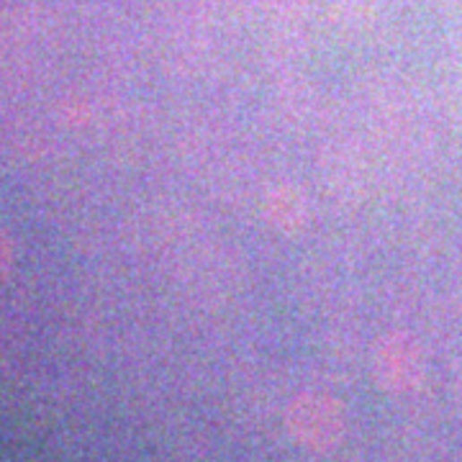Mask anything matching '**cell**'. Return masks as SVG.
I'll return each mask as SVG.
<instances>
[{
	"instance_id": "cell-1",
	"label": "cell",
	"mask_w": 462,
	"mask_h": 462,
	"mask_svg": "<svg viewBox=\"0 0 462 462\" xmlns=\"http://www.w3.org/2000/svg\"><path fill=\"white\" fill-rule=\"evenodd\" d=\"M288 426L304 447L329 452L345 434V411L329 396L306 393L290 406Z\"/></svg>"
},
{
	"instance_id": "cell-2",
	"label": "cell",
	"mask_w": 462,
	"mask_h": 462,
	"mask_svg": "<svg viewBox=\"0 0 462 462\" xmlns=\"http://www.w3.org/2000/svg\"><path fill=\"white\" fill-rule=\"evenodd\" d=\"M424 375V357L419 342L404 334H388L375 349V378L390 393L414 390Z\"/></svg>"
},
{
	"instance_id": "cell-3",
	"label": "cell",
	"mask_w": 462,
	"mask_h": 462,
	"mask_svg": "<svg viewBox=\"0 0 462 462\" xmlns=\"http://www.w3.org/2000/svg\"><path fill=\"white\" fill-rule=\"evenodd\" d=\"M265 218L270 227L283 234H298L311 221V206L306 192L290 183L272 185L265 195Z\"/></svg>"
}]
</instances>
